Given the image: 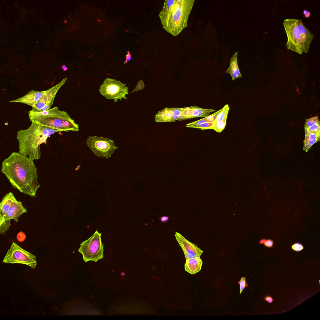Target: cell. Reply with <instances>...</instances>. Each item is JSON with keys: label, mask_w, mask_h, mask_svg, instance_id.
Wrapping results in <instances>:
<instances>
[{"label": "cell", "mask_w": 320, "mask_h": 320, "mask_svg": "<svg viewBox=\"0 0 320 320\" xmlns=\"http://www.w3.org/2000/svg\"><path fill=\"white\" fill-rule=\"evenodd\" d=\"M86 144L95 155L107 159L110 158L118 148L115 145L113 140L101 137L89 136L86 141Z\"/></svg>", "instance_id": "ba28073f"}, {"label": "cell", "mask_w": 320, "mask_h": 320, "mask_svg": "<svg viewBox=\"0 0 320 320\" xmlns=\"http://www.w3.org/2000/svg\"><path fill=\"white\" fill-rule=\"evenodd\" d=\"M308 12V11H307L306 10H305L304 11L303 13H304V15H305V17H308H308H309L310 15V13L309 12Z\"/></svg>", "instance_id": "e575fe53"}, {"label": "cell", "mask_w": 320, "mask_h": 320, "mask_svg": "<svg viewBox=\"0 0 320 320\" xmlns=\"http://www.w3.org/2000/svg\"><path fill=\"white\" fill-rule=\"evenodd\" d=\"M67 78H63L60 82L49 89L36 103L32 107L31 110L34 112H41L48 110L52 106L56 95L60 88L66 82Z\"/></svg>", "instance_id": "8fae6325"}, {"label": "cell", "mask_w": 320, "mask_h": 320, "mask_svg": "<svg viewBox=\"0 0 320 320\" xmlns=\"http://www.w3.org/2000/svg\"><path fill=\"white\" fill-rule=\"evenodd\" d=\"M99 91L101 95L107 99H113L114 102L118 100L127 99L128 94V88L126 84L114 79L107 78L100 85Z\"/></svg>", "instance_id": "8992f818"}, {"label": "cell", "mask_w": 320, "mask_h": 320, "mask_svg": "<svg viewBox=\"0 0 320 320\" xmlns=\"http://www.w3.org/2000/svg\"><path fill=\"white\" fill-rule=\"evenodd\" d=\"M8 263H20L35 268L37 263L36 256L25 250L15 242H13L3 260Z\"/></svg>", "instance_id": "52a82bcc"}, {"label": "cell", "mask_w": 320, "mask_h": 320, "mask_svg": "<svg viewBox=\"0 0 320 320\" xmlns=\"http://www.w3.org/2000/svg\"><path fill=\"white\" fill-rule=\"evenodd\" d=\"M216 111L212 109H204L197 106H193L192 118L199 117H206L208 116L210 113Z\"/></svg>", "instance_id": "44dd1931"}, {"label": "cell", "mask_w": 320, "mask_h": 320, "mask_svg": "<svg viewBox=\"0 0 320 320\" xmlns=\"http://www.w3.org/2000/svg\"><path fill=\"white\" fill-rule=\"evenodd\" d=\"M15 198L11 192L6 194L3 197L0 203V221L2 220L6 216L11 204Z\"/></svg>", "instance_id": "e0dca14e"}, {"label": "cell", "mask_w": 320, "mask_h": 320, "mask_svg": "<svg viewBox=\"0 0 320 320\" xmlns=\"http://www.w3.org/2000/svg\"><path fill=\"white\" fill-rule=\"evenodd\" d=\"M144 87L145 84L143 81L142 80H140L138 82L136 88L131 92L142 89L144 88Z\"/></svg>", "instance_id": "f1b7e54d"}, {"label": "cell", "mask_w": 320, "mask_h": 320, "mask_svg": "<svg viewBox=\"0 0 320 320\" xmlns=\"http://www.w3.org/2000/svg\"><path fill=\"white\" fill-rule=\"evenodd\" d=\"M181 108H166L158 111L155 115V121L157 122H176L179 117Z\"/></svg>", "instance_id": "4fadbf2b"}, {"label": "cell", "mask_w": 320, "mask_h": 320, "mask_svg": "<svg viewBox=\"0 0 320 320\" xmlns=\"http://www.w3.org/2000/svg\"><path fill=\"white\" fill-rule=\"evenodd\" d=\"M195 0H166L159 17L163 28L174 37L188 26Z\"/></svg>", "instance_id": "7a4b0ae2"}, {"label": "cell", "mask_w": 320, "mask_h": 320, "mask_svg": "<svg viewBox=\"0 0 320 320\" xmlns=\"http://www.w3.org/2000/svg\"><path fill=\"white\" fill-rule=\"evenodd\" d=\"M320 133L314 134L305 132L303 150L307 152L314 143L320 141Z\"/></svg>", "instance_id": "d6986e66"}, {"label": "cell", "mask_w": 320, "mask_h": 320, "mask_svg": "<svg viewBox=\"0 0 320 320\" xmlns=\"http://www.w3.org/2000/svg\"><path fill=\"white\" fill-rule=\"evenodd\" d=\"M222 108L215 112L214 113L202 118L203 120L209 122H213L216 118L218 114L222 110Z\"/></svg>", "instance_id": "484cf974"}, {"label": "cell", "mask_w": 320, "mask_h": 320, "mask_svg": "<svg viewBox=\"0 0 320 320\" xmlns=\"http://www.w3.org/2000/svg\"><path fill=\"white\" fill-rule=\"evenodd\" d=\"M238 52H236L231 58L230 66L226 72L227 73L230 75L233 81L237 78H242L238 64Z\"/></svg>", "instance_id": "ac0fdd59"}, {"label": "cell", "mask_w": 320, "mask_h": 320, "mask_svg": "<svg viewBox=\"0 0 320 320\" xmlns=\"http://www.w3.org/2000/svg\"><path fill=\"white\" fill-rule=\"evenodd\" d=\"M202 264V261L200 257L186 259L185 270L191 274H195L201 270Z\"/></svg>", "instance_id": "2e32d148"}, {"label": "cell", "mask_w": 320, "mask_h": 320, "mask_svg": "<svg viewBox=\"0 0 320 320\" xmlns=\"http://www.w3.org/2000/svg\"><path fill=\"white\" fill-rule=\"evenodd\" d=\"M27 212V209L22 202L17 200L15 198L11 204L7 215L2 220L0 221V234H4L8 230L11 225V220L18 222L20 216Z\"/></svg>", "instance_id": "30bf717a"}, {"label": "cell", "mask_w": 320, "mask_h": 320, "mask_svg": "<svg viewBox=\"0 0 320 320\" xmlns=\"http://www.w3.org/2000/svg\"><path fill=\"white\" fill-rule=\"evenodd\" d=\"M28 115L31 122L39 123L61 132L79 130L78 124L75 122L68 114L65 111L59 110L57 107L41 112H34L31 110Z\"/></svg>", "instance_id": "277c9868"}, {"label": "cell", "mask_w": 320, "mask_h": 320, "mask_svg": "<svg viewBox=\"0 0 320 320\" xmlns=\"http://www.w3.org/2000/svg\"><path fill=\"white\" fill-rule=\"evenodd\" d=\"M48 90L49 89L43 91H38L32 90L24 95L16 99L10 101L9 102L21 103L32 107Z\"/></svg>", "instance_id": "9a60e30c"}, {"label": "cell", "mask_w": 320, "mask_h": 320, "mask_svg": "<svg viewBox=\"0 0 320 320\" xmlns=\"http://www.w3.org/2000/svg\"><path fill=\"white\" fill-rule=\"evenodd\" d=\"M175 237L184 252L186 260L199 257L203 252L197 245L187 240L179 233L176 232Z\"/></svg>", "instance_id": "7c38bea8"}, {"label": "cell", "mask_w": 320, "mask_h": 320, "mask_svg": "<svg viewBox=\"0 0 320 320\" xmlns=\"http://www.w3.org/2000/svg\"><path fill=\"white\" fill-rule=\"evenodd\" d=\"M300 41L303 52L307 53L310 48L314 35L304 25L301 20L298 22Z\"/></svg>", "instance_id": "5bb4252c"}, {"label": "cell", "mask_w": 320, "mask_h": 320, "mask_svg": "<svg viewBox=\"0 0 320 320\" xmlns=\"http://www.w3.org/2000/svg\"><path fill=\"white\" fill-rule=\"evenodd\" d=\"M297 19H287L284 20L283 25L287 37L286 46L287 49L299 54L303 52L299 39Z\"/></svg>", "instance_id": "9c48e42d"}, {"label": "cell", "mask_w": 320, "mask_h": 320, "mask_svg": "<svg viewBox=\"0 0 320 320\" xmlns=\"http://www.w3.org/2000/svg\"><path fill=\"white\" fill-rule=\"evenodd\" d=\"M168 219L169 217L168 216H164L161 218L160 220L162 222H167Z\"/></svg>", "instance_id": "836d02e7"}, {"label": "cell", "mask_w": 320, "mask_h": 320, "mask_svg": "<svg viewBox=\"0 0 320 320\" xmlns=\"http://www.w3.org/2000/svg\"><path fill=\"white\" fill-rule=\"evenodd\" d=\"M127 54L126 56V60L124 62V63H127L128 61H130L132 59V55L130 53L129 50L127 51Z\"/></svg>", "instance_id": "1f68e13d"}, {"label": "cell", "mask_w": 320, "mask_h": 320, "mask_svg": "<svg viewBox=\"0 0 320 320\" xmlns=\"http://www.w3.org/2000/svg\"><path fill=\"white\" fill-rule=\"evenodd\" d=\"M267 240L266 239H263L261 240L260 241V244H264Z\"/></svg>", "instance_id": "d590c367"}, {"label": "cell", "mask_w": 320, "mask_h": 320, "mask_svg": "<svg viewBox=\"0 0 320 320\" xmlns=\"http://www.w3.org/2000/svg\"><path fill=\"white\" fill-rule=\"evenodd\" d=\"M292 248L295 251L299 252L303 249V247L299 243H296L292 246Z\"/></svg>", "instance_id": "83f0119b"}, {"label": "cell", "mask_w": 320, "mask_h": 320, "mask_svg": "<svg viewBox=\"0 0 320 320\" xmlns=\"http://www.w3.org/2000/svg\"><path fill=\"white\" fill-rule=\"evenodd\" d=\"M229 108H230L228 104H226L222 108V110L218 114L215 120L212 122L213 124V127H214L217 122L222 121L225 118L227 117Z\"/></svg>", "instance_id": "7402d4cb"}, {"label": "cell", "mask_w": 320, "mask_h": 320, "mask_svg": "<svg viewBox=\"0 0 320 320\" xmlns=\"http://www.w3.org/2000/svg\"><path fill=\"white\" fill-rule=\"evenodd\" d=\"M227 119V118H226L223 120L217 122L212 129L218 132H222L224 130L226 125Z\"/></svg>", "instance_id": "603a6c76"}, {"label": "cell", "mask_w": 320, "mask_h": 320, "mask_svg": "<svg viewBox=\"0 0 320 320\" xmlns=\"http://www.w3.org/2000/svg\"><path fill=\"white\" fill-rule=\"evenodd\" d=\"M264 244L266 247L271 248L273 245V241L272 240L269 239L267 240Z\"/></svg>", "instance_id": "4dcf8cb0"}, {"label": "cell", "mask_w": 320, "mask_h": 320, "mask_svg": "<svg viewBox=\"0 0 320 320\" xmlns=\"http://www.w3.org/2000/svg\"><path fill=\"white\" fill-rule=\"evenodd\" d=\"M305 132L314 134L320 133V123L317 124L309 127L305 130Z\"/></svg>", "instance_id": "d4e9b609"}, {"label": "cell", "mask_w": 320, "mask_h": 320, "mask_svg": "<svg viewBox=\"0 0 320 320\" xmlns=\"http://www.w3.org/2000/svg\"><path fill=\"white\" fill-rule=\"evenodd\" d=\"M101 233L96 230L89 239L80 244L78 251L82 255L86 262L90 261L95 262L103 258V244L101 240Z\"/></svg>", "instance_id": "5b68a950"}, {"label": "cell", "mask_w": 320, "mask_h": 320, "mask_svg": "<svg viewBox=\"0 0 320 320\" xmlns=\"http://www.w3.org/2000/svg\"><path fill=\"white\" fill-rule=\"evenodd\" d=\"M60 131L47 127L39 123L32 122L26 129H20L17 132L19 143V152L33 161L39 159L41 156L40 145L47 143L48 138Z\"/></svg>", "instance_id": "3957f363"}, {"label": "cell", "mask_w": 320, "mask_h": 320, "mask_svg": "<svg viewBox=\"0 0 320 320\" xmlns=\"http://www.w3.org/2000/svg\"><path fill=\"white\" fill-rule=\"evenodd\" d=\"M238 283L240 285V294L244 288L248 286V284L246 281L245 277L241 278Z\"/></svg>", "instance_id": "4316f807"}, {"label": "cell", "mask_w": 320, "mask_h": 320, "mask_svg": "<svg viewBox=\"0 0 320 320\" xmlns=\"http://www.w3.org/2000/svg\"><path fill=\"white\" fill-rule=\"evenodd\" d=\"M320 123L318 116L307 119L304 125V129L317 124Z\"/></svg>", "instance_id": "cb8c5ba5"}, {"label": "cell", "mask_w": 320, "mask_h": 320, "mask_svg": "<svg viewBox=\"0 0 320 320\" xmlns=\"http://www.w3.org/2000/svg\"><path fill=\"white\" fill-rule=\"evenodd\" d=\"M17 238L19 242H22L25 239L26 235L23 232H21L18 234Z\"/></svg>", "instance_id": "f546056e"}, {"label": "cell", "mask_w": 320, "mask_h": 320, "mask_svg": "<svg viewBox=\"0 0 320 320\" xmlns=\"http://www.w3.org/2000/svg\"><path fill=\"white\" fill-rule=\"evenodd\" d=\"M1 172L14 188L25 195L36 196L40 185L33 161L19 152H12L2 162Z\"/></svg>", "instance_id": "6da1fadb"}, {"label": "cell", "mask_w": 320, "mask_h": 320, "mask_svg": "<svg viewBox=\"0 0 320 320\" xmlns=\"http://www.w3.org/2000/svg\"><path fill=\"white\" fill-rule=\"evenodd\" d=\"M188 128H197L201 130L212 129L213 124L212 122H209L202 119L196 121L188 123L186 125Z\"/></svg>", "instance_id": "ffe728a7"}, {"label": "cell", "mask_w": 320, "mask_h": 320, "mask_svg": "<svg viewBox=\"0 0 320 320\" xmlns=\"http://www.w3.org/2000/svg\"><path fill=\"white\" fill-rule=\"evenodd\" d=\"M265 300L269 303H271L273 301V299L270 296H267L265 298Z\"/></svg>", "instance_id": "d6a6232c"}, {"label": "cell", "mask_w": 320, "mask_h": 320, "mask_svg": "<svg viewBox=\"0 0 320 320\" xmlns=\"http://www.w3.org/2000/svg\"><path fill=\"white\" fill-rule=\"evenodd\" d=\"M62 68L64 71H66L68 69L67 67H66L65 65H63L62 66Z\"/></svg>", "instance_id": "8d00e7d4"}]
</instances>
